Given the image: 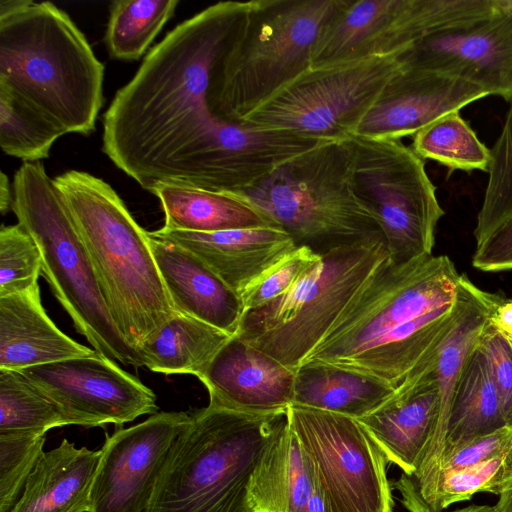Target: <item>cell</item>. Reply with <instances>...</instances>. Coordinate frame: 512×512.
I'll return each mask as SVG.
<instances>
[{
	"label": "cell",
	"instance_id": "44",
	"mask_svg": "<svg viewBox=\"0 0 512 512\" xmlns=\"http://www.w3.org/2000/svg\"><path fill=\"white\" fill-rule=\"evenodd\" d=\"M496 507L499 512H512V480L499 495Z\"/></svg>",
	"mask_w": 512,
	"mask_h": 512
},
{
	"label": "cell",
	"instance_id": "14",
	"mask_svg": "<svg viewBox=\"0 0 512 512\" xmlns=\"http://www.w3.org/2000/svg\"><path fill=\"white\" fill-rule=\"evenodd\" d=\"M288 419L316 467L331 512H392L389 461L358 419L295 404Z\"/></svg>",
	"mask_w": 512,
	"mask_h": 512
},
{
	"label": "cell",
	"instance_id": "28",
	"mask_svg": "<svg viewBox=\"0 0 512 512\" xmlns=\"http://www.w3.org/2000/svg\"><path fill=\"white\" fill-rule=\"evenodd\" d=\"M395 391L375 379L321 364L296 370L293 403L359 419L383 404Z\"/></svg>",
	"mask_w": 512,
	"mask_h": 512
},
{
	"label": "cell",
	"instance_id": "37",
	"mask_svg": "<svg viewBox=\"0 0 512 512\" xmlns=\"http://www.w3.org/2000/svg\"><path fill=\"white\" fill-rule=\"evenodd\" d=\"M45 435L0 434V512H9L43 454Z\"/></svg>",
	"mask_w": 512,
	"mask_h": 512
},
{
	"label": "cell",
	"instance_id": "13",
	"mask_svg": "<svg viewBox=\"0 0 512 512\" xmlns=\"http://www.w3.org/2000/svg\"><path fill=\"white\" fill-rule=\"evenodd\" d=\"M324 142L329 141L213 116L155 171L145 190L150 192L158 184L170 183L215 192H238Z\"/></svg>",
	"mask_w": 512,
	"mask_h": 512
},
{
	"label": "cell",
	"instance_id": "10",
	"mask_svg": "<svg viewBox=\"0 0 512 512\" xmlns=\"http://www.w3.org/2000/svg\"><path fill=\"white\" fill-rule=\"evenodd\" d=\"M405 50L310 66L238 123L325 141L349 139L403 68Z\"/></svg>",
	"mask_w": 512,
	"mask_h": 512
},
{
	"label": "cell",
	"instance_id": "7",
	"mask_svg": "<svg viewBox=\"0 0 512 512\" xmlns=\"http://www.w3.org/2000/svg\"><path fill=\"white\" fill-rule=\"evenodd\" d=\"M12 211L32 236L42 258V275L78 333L101 356L134 368L139 353L116 326L70 211L43 166L24 162L15 172Z\"/></svg>",
	"mask_w": 512,
	"mask_h": 512
},
{
	"label": "cell",
	"instance_id": "30",
	"mask_svg": "<svg viewBox=\"0 0 512 512\" xmlns=\"http://www.w3.org/2000/svg\"><path fill=\"white\" fill-rule=\"evenodd\" d=\"M179 0H116L111 3L105 34L110 57L138 60L170 20Z\"/></svg>",
	"mask_w": 512,
	"mask_h": 512
},
{
	"label": "cell",
	"instance_id": "20",
	"mask_svg": "<svg viewBox=\"0 0 512 512\" xmlns=\"http://www.w3.org/2000/svg\"><path fill=\"white\" fill-rule=\"evenodd\" d=\"M149 234L194 254L238 296L259 275L297 248L286 231L273 226L217 232L162 227Z\"/></svg>",
	"mask_w": 512,
	"mask_h": 512
},
{
	"label": "cell",
	"instance_id": "39",
	"mask_svg": "<svg viewBox=\"0 0 512 512\" xmlns=\"http://www.w3.org/2000/svg\"><path fill=\"white\" fill-rule=\"evenodd\" d=\"M476 347L487 361L506 424L512 428V344L486 322Z\"/></svg>",
	"mask_w": 512,
	"mask_h": 512
},
{
	"label": "cell",
	"instance_id": "11",
	"mask_svg": "<svg viewBox=\"0 0 512 512\" xmlns=\"http://www.w3.org/2000/svg\"><path fill=\"white\" fill-rule=\"evenodd\" d=\"M349 140L355 194L378 222L391 262L432 255L444 210L423 159L401 140Z\"/></svg>",
	"mask_w": 512,
	"mask_h": 512
},
{
	"label": "cell",
	"instance_id": "32",
	"mask_svg": "<svg viewBox=\"0 0 512 512\" xmlns=\"http://www.w3.org/2000/svg\"><path fill=\"white\" fill-rule=\"evenodd\" d=\"M67 425L60 407L22 372L0 369V434L45 435Z\"/></svg>",
	"mask_w": 512,
	"mask_h": 512
},
{
	"label": "cell",
	"instance_id": "3",
	"mask_svg": "<svg viewBox=\"0 0 512 512\" xmlns=\"http://www.w3.org/2000/svg\"><path fill=\"white\" fill-rule=\"evenodd\" d=\"M104 70L84 34L53 3L0 1V86L66 134L95 130Z\"/></svg>",
	"mask_w": 512,
	"mask_h": 512
},
{
	"label": "cell",
	"instance_id": "17",
	"mask_svg": "<svg viewBox=\"0 0 512 512\" xmlns=\"http://www.w3.org/2000/svg\"><path fill=\"white\" fill-rule=\"evenodd\" d=\"M405 65L465 78L512 101V0L470 26L427 35L401 55Z\"/></svg>",
	"mask_w": 512,
	"mask_h": 512
},
{
	"label": "cell",
	"instance_id": "43",
	"mask_svg": "<svg viewBox=\"0 0 512 512\" xmlns=\"http://www.w3.org/2000/svg\"><path fill=\"white\" fill-rule=\"evenodd\" d=\"M13 189L10 187L8 176L1 172L0 176V211L4 215L9 209H12Z\"/></svg>",
	"mask_w": 512,
	"mask_h": 512
},
{
	"label": "cell",
	"instance_id": "24",
	"mask_svg": "<svg viewBox=\"0 0 512 512\" xmlns=\"http://www.w3.org/2000/svg\"><path fill=\"white\" fill-rule=\"evenodd\" d=\"M149 238L176 312L195 317L235 336L243 317L239 296L188 250L150 234Z\"/></svg>",
	"mask_w": 512,
	"mask_h": 512
},
{
	"label": "cell",
	"instance_id": "5",
	"mask_svg": "<svg viewBox=\"0 0 512 512\" xmlns=\"http://www.w3.org/2000/svg\"><path fill=\"white\" fill-rule=\"evenodd\" d=\"M288 408L255 413L208 404L191 414L146 512H252L253 473Z\"/></svg>",
	"mask_w": 512,
	"mask_h": 512
},
{
	"label": "cell",
	"instance_id": "18",
	"mask_svg": "<svg viewBox=\"0 0 512 512\" xmlns=\"http://www.w3.org/2000/svg\"><path fill=\"white\" fill-rule=\"evenodd\" d=\"M487 96L488 92L465 78L404 64L364 116L354 136L401 140L438 117Z\"/></svg>",
	"mask_w": 512,
	"mask_h": 512
},
{
	"label": "cell",
	"instance_id": "23",
	"mask_svg": "<svg viewBox=\"0 0 512 512\" xmlns=\"http://www.w3.org/2000/svg\"><path fill=\"white\" fill-rule=\"evenodd\" d=\"M96 354L50 319L42 305L39 284L0 296V369L21 371Z\"/></svg>",
	"mask_w": 512,
	"mask_h": 512
},
{
	"label": "cell",
	"instance_id": "21",
	"mask_svg": "<svg viewBox=\"0 0 512 512\" xmlns=\"http://www.w3.org/2000/svg\"><path fill=\"white\" fill-rule=\"evenodd\" d=\"M249 500L252 512H331L316 467L288 417L253 473Z\"/></svg>",
	"mask_w": 512,
	"mask_h": 512
},
{
	"label": "cell",
	"instance_id": "29",
	"mask_svg": "<svg viewBox=\"0 0 512 512\" xmlns=\"http://www.w3.org/2000/svg\"><path fill=\"white\" fill-rule=\"evenodd\" d=\"M232 337L195 317L177 313L138 353L143 367L153 372L199 378Z\"/></svg>",
	"mask_w": 512,
	"mask_h": 512
},
{
	"label": "cell",
	"instance_id": "31",
	"mask_svg": "<svg viewBox=\"0 0 512 512\" xmlns=\"http://www.w3.org/2000/svg\"><path fill=\"white\" fill-rule=\"evenodd\" d=\"M422 159L452 170L488 171L490 149L462 118L459 111L446 113L413 135L411 147Z\"/></svg>",
	"mask_w": 512,
	"mask_h": 512
},
{
	"label": "cell",
	"instance_id": "22",
	"mask_svg": "<svg viewBox=\"0 0 512 512\" xmlns=\"http://www.w3.org/2000/svg\"><path fill=\"white\" fill-rule=\"evenodd\" d=\"M440 395L431 375L396 390L378 408L359 418L389 462L412 474L435 434Z\"/></svg>",
	"mask_w": 512,
	"mask_h": 512
},
{
	"label": "cell",
	"instance_id": "42",
	"mask_svg": "<svg viewBox=\"0 0 512 512\" xmlns=\"http://www.w3.org/2000/svg\"><path fill=\"white\" fill-rule=\"evenodd\" d=\"M467 286L484 307L487 324L512 344V297L484 291L468 278Z\"/></svg>",
	"mask_w": 512,
	"mask_h": 512
},
{
	"label": "cell",
	"instance_id": "2",
	"mask_svg": "<svg viewBox=\"0 0 512 512\" xmlns=\"http://www.w3.org/2000/svg\"><path fill=\"white\" fill-rule=\"evenodd\" d=\"M446 255L388 259L302 362L375 379L394 391L428 375L463 305Z\"/></svg>",
	"mask_w": 512,
	"mask_h": 512
},
{
	"label": "cell",
	"instance_id": "27",
	"mask_svg": "<svg viewBox=\"0 0 512 512\" xmlns=\"http://www.w3.org/2000/svg\"><path fill=\"white\" fill-rule=\"evenodd\" d=\"M150 193L160 201L164 228L191 232L274 226L262 213L230 192L163 183ZM279 228V227H278Z\"/></svg>",
	"mask_w": 512,
	"mask_h": 512
},
{
	"label": "cell",
	"instance_id": "26",
	"mask_svg": "<svg viewBox=\"0 0 512 512\" xmlns=\"http://www.w3.org/2000/svg\"><path fill=\"white\" fill-rule=\"evenodd\" d=\"M504 427L508 426L487 361L475 346L463 366L452 395L438 472L443 461L453 451Z\"/></svg>",
	"mask_w": 512,
	"mask_h": 512
},
{
	"label": "cell",
	"instance_id": "45",
	"mask_svg": "<svg viewBox=\"0 0 512 512\" xmlns=\"http://www.w3.org/2000/svg\"><path fill=\"white\" fill-rule=\"evenodd\" d=\"M452 512H499L496 506L472 505Z\"/></svg>",
	"mask_w": 512,
	"mask_h": 512
},
{
	"label": "cell",
	"instance_id": "25",
	"mask_svg": "<svg viewBox=\"0 0 512 512\" xmlns=\"http://www.w3.org/2000/svg\"><path fill=\"white\" fill-rule=\"evenodd\" d=\"M100 455L63 439L43 452L9 512H88Z\"/></svg>",
	"mask_w": 512,
	"mask_h": 512
},
{
	"label": "cell",
	"instance_id": "16",
	"mask_svg": "<svg viewBox=\"0 0 512 512\" xmlns=\"http://www.w3.org/2000/svg\"><path fill=\"white\" fill-rule=\"evenodd\" d=\"M186 412H157L107 435L88 512H146L169 454L190 421Z\"/></svg>",
	"mask_w": 512,
	"mask_h": 512
},
{
	"label": "cell",
	"instance_id": "4",
	"mask_svg": "<svg viewBox=\"0 0 512 512\" xmlns=\"http://www.w3.org/2000/svg\"><path fill=\"white\" fill-rule=\"evenodd\" d=\"M91 258L110 314L138 352L177 312L148 231L104 180L69 170L54 178Z\"/></svg>",
	"mask_w": 512,
	"mask_h": 512
},
{
	"label": "cell",
	"instance_id": "12",
	"mask_svg": "<svg viewBox=\"0 0 512 512\" xmlns=\"http://www.w3.org/2000/svg\"><path fill=\"white\" fill-rule=\"evenodd\" d=\"M502 0H338L312 49L311 65L382 56L419 39L467 27Z\"/></svg>",
	"mask_w": 512,
	"mask_h": 512
},
{
	"label": "cell",
	"instance_id": "38",
	"mask_svg": "<svg viewBox=\"0 0 512 512\" xmlns=\"http://www.w3.org/2000/svg\"><path fill=\"white\" fill-rule=\"evenodd\" d=\"M321 257L299 246L253 280L239 295L243 315L285 294Z\"/></svg>",
	"mask_w": 512,
	"mask_h": 512
},
{
	"label": "cell",
	"instance_id": "33",
	"mask_svg": "<svg viewBox=\"0 0 512 512\" xmlns=\"http://www.w3.org/2000/svg\"><path fill=\"white\" fill-rule=\"evenodd\" d=\"M66 133L38 109L0 86V147L24 162L49 157L54 142Z\"/></svg>",
	"mask_w": 512,
	"mask_h": 512
},
{
	"label": "cell",
	"instance_id": "36",
	"mask_svg": "<svg viewBox=\"0 0 512 512\" xmlns=\"http://www.w3.org/2000/svg\"><path fill=\"white\" fill-rule=\"evenodd\" d=\"M42 275L40 250L32 236L19 224L0 230V296L26 291Z\"/></svg>",
	"mask_w": 512,
	"mask_h": 512
},
{
	"label": "cell",
	"instance_id": "19",
	"mask_svg": "<svg viewBox=\"0 0 512 512\" xmlns=\"http://www.w3.org/2000/svg\"><path fill=\"white\" fill-rule=\"evenodd\" d=\"M295 376L296 371L233 336L198 379L211 405L268 413L293 403Z\"/></svg>",
	"mask_w": 512,
	"mask_h": 512
},
{
	"label": "cell",
	"instance_id": "6",
	"mask_svg": "<svg viewBox=\"0 0 512 512\" xmlns=\"http://www.w3.org/2000/svg\"><path fill=\"white\" fill-rule=\"evenodd\" d=\"M318 254L381 234L352 181L350 140L321 143L255 185L230 192Z\"/></svg>",
	"mask_w": 512,
	"mask_h": 512
},
{
	"label": "cell",
	"instance_id": "40",
	"mask_svg": "<svg viewBox=\"0 0 512 512\" xmlns=\"http://www.w3.org/2000/svg\"><path fill=\"white\" fill-rule=\"evenodd\" d=\"M511 448L512 428L504 427L494 433L476 438L453 451L443 461L438 474L444 470H459L485 462L508 452Z\"/></svg>",
	"mask_w": 512,
	"mask_h": 512
},
{
	"label": "cell",
	"instance_id": "1",
	"mask_svg": "<svg viewBox=\"0 0 512 512\" xmlns=\"http://www.w3.org/2000/svg\"><path fill=\"white\" fill-rule=\"evenodd\" d=\"M251 1H222L172 29L146 54L103 116V152L143 189L213 117L212 76Z\"/></svg>",
	"mask_w": 512,
	"mask_h": 512
},
{
	"label": "cell",
	"instance_id": "15",
	"mask_svg": "<svg viewBox=\"0 0 512 512\" xmlns=\"http://www.w3.org/2000/svg\"><path fill=\"white\" fill-rule=\"evenodd\" d=\"M20 372L60 407L71 425H123L158 412L149 387L98 353Z\"/></svg>",
	"mask_w": 512,
	"mask_h": 512
},
{
	"label": "cell",
	"instance_id": "41",
	"mask_svg": "<svg viewBox=\"0 0 512 512\" xmlns=\"http://www.w3.org/2000/svg\"><path fill=\"white\" fill-rule=\"evenodd\" d=\"M472 264L485 272L512 270V218L476 245Z\"/></svg>",
	"mask_w": 512,
	"mask_h": 512
},
{
	"label": "cell",
	"instance_id": "34",
	"mask_svg": "<svg viewBox=\"0 0 512 512\" xmlns=\"http://www.w3.org/2000/svg\"><path fill=\"white\" fill-rule=\"evenodd\" d=\"M512 480V448L495 458L459 470L441 471L418 512H442L478 492L500 495Z\"/></svg>",
	"mask_w": 512,
	"mask_h": 512
},
{
	"label": "cell",
	"instance_id": "8",
	"mask_svg": "<svg viewBox=\"0 0 512 512\" xmlns=\"http://www.w3.org/2000/svg\"><path fill=\"white\" fill-rule=\"evenodd\" d=\"M338 0H251L211 79L213 116L240 122L311 65Z\"/></svg>",
	"mask_w": 512,
	"mask_h": 512
},
{
	"label": "cell",
	"instance_id": "35",
	"mask_svg": "<svg viewBox=\"0 0 512 512\" xmlns=\"http://www.w3.org/2000/svg\"><path fill=\"white\" fill-rule=\"evenodd\" d=\"M490 151L488 181L473 232L476 245L512 218V101Z\"/></svg>",
	"mask_w": 512,
	"mask_h": 512
},
{
	"label": "cell",
	"instance_id": "9",
	"mask_svg": "<svg viewBox=\"0 0 512 512\" xmlns=\"http://www.w3.org/2000/svg\"><path fill=\"white\" fill-rule=\"evenodd\" d=\"M388 259L381 234L321 254L285 294L245 313L235 336L296 371Z\"/></svg>",
	"mask_w": 512,
	"mask_h": 512
}]
</instances>
